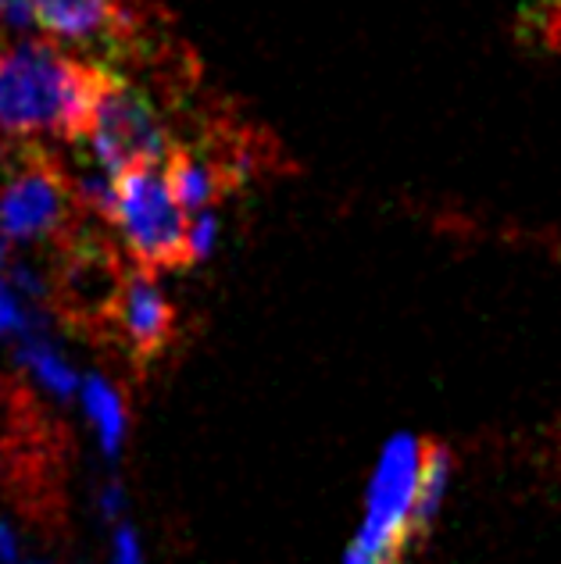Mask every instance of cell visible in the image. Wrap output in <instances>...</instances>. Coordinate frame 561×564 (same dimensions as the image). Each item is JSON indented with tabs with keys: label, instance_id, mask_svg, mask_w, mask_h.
Wrapping results in <instances>:
<instances>
[{
	"label": "cell",
	"instance_id": "8",
	"mask_svg": "<svg viewBox=\"0 0 561 564\" xmlns=\"http://www.w3.org/2000/svg\"><path fill=\"white\" fill-rule=\"evenodd\" d=\"M36 29L54 40L122 47L137 29L129 0H33Z\"/></svg>",
	"mask_w": 561,
	"mask_h": 564
},
{
	"label": "cell",
	"instance_id": "15",
	"mask_svg": "<svg viewBox=\"0 0 561 564\" xmlns=\"http://www.w3.org/2000/svg\"><path fill=\"white\" fill-rule=\"evenodd\" d=\"M126 508V494H122V482H108L105 494H100V511H105V518H118Z\"/></svg>",
	"mask_w": 561,
	"mask_h": 564
},
{
	"label": "cell",
	"instance_id": "4",
	"mask_svg": "<svg viewBox=\"0 0 561 564\" xmlns=\"http://www.w3.org/2000/svg\"><path fill=\"white\" fill-rule=\"evenodd\" d=\"M86 143L100 165L115 175L140 165H165L180 151V147H172V137L151 97L137 90L129 79L115 76L111 68H105V76H100Z\"/></svg>",
	"mask_w": 561,
	"mask_h": 564
},
{
	"label": "cell",
	"instance_id": "16",
	"mask_svg": "<svg viewBox=\"0 0 561 564\" xmlns=\"http://www.w3.org/2000/svg\"><path fill=\"white\" fill-rule=\"evenodd\" d=\"M0 564H19V540L8 522H0Z\"/></svg>",
	"mask_w": 561,
	"mask_h": 564
},
{
	"label": "cell",
	"instance_id": "14",
	"mask_svg": "<svg viewBox=\"0 0 561 564\" xmlns=\"http://www.w3.org/2000/svg\"><path fill=\"white\" fill-rule=\"evenodd\" d=\"M14 329H22V311H19V304H14L11 290L0 282V336H8Z\"/></svg>",
	"mask_w": 561,
	"mask_h": 564
},
{
	"label": "cell",
	"instance_id": "7",
	"mask_svg": "<svg viewBox=\"0 0 561 564\" xmlns=\"http://www.w3.org/2000/svg\"><path fill=\"white\" fill-rule=\"evenodd\" d=\"M172 329H175V311L165 301L151 269H140V264L126 269L122 293H118V304L108 322V336L126 347L132 365L147 368L169 350Z\"/></svg>",
	"mask_w": 561,
	"mask_h": 564
},
{
	"label": "cell",
	"instance_id": "11",
	"mask_svg": "<svg viewBox=\"0 0 561 564\" xmlns=\"http://www.w3.org/2000/svg\"><path fill=\"white\" fill-rule=\"evenodd\" d=\"M83 408H86V419L97 425L100 451H105L108 457H118V451H122V440H126V429H129V414H126L122 393H118L108 379L86 376L83 379Z\"/></svg>",
	"mask_w": 561,
	"mask_h": 564
},
{
	"label": "cell",
	"instance_id": "6",
	"mask_svg": "<svg viewBox=\"0 0 561 564\" xmlns=\"http://www.w3.org/2000/svg\"><path fill=\"white\" fill-rule=\"evenodd\" d=\"M51 275V307L86 336H108L111 311L122 293L126 264L105 243V236L79 229L57 247Z\"/></svg>",
	"mask_w": 561,
	"mask_h": 564
},
{
	"label": "cell",
	"instance_id": "13",
	"mask_svg": "<svg viewBox=\"0 0 561 564\" xmlns=\"http://www.w3.org/2000/svg\"><path fill=\"white\" fill-rule=\"evenodd\" d=\"M111 564H143L140 536L132 525H118L111 540Z\"/></svg>",
	"mask_w": 561,
	"mask_h": 564
},
{
	"label": "cell",
	"instance_id": "18",
	"mask_svg": "<svg viewBox=\"0 0 561 564\" xmlns=\"http://www.w3.org/2000/svg\"><path fill=\"white\" fill-rule=\"evenodd\" d=\"M0 4H4V0H0Z\"/></svg>",
	"mask_w": 561,
	"mask_h": 564
},
{
	"label": "cell",
	"instance_id": "10",
	"mask_svg": "<svg viewBox=\"0 0 561 564\" xmlns=\"http://www.w3.org/2000/svg\"><path fill=\"white\" fill-rule=\"evenodd\" d=\"M454 457L447 443H425L422 471H419V494H416V511H411V540L416 546L430 536L440 508H444L447 486H451Z\"/></svg>",
	"mask_w": 561,
	"mask_h": 564
},
{
	"label": "cell",
	"instance_id": "9",
	"mask_svg": "<svg viewBox=\"0 0 561 564\" xmlns=\"http://www.w3.org/2000/svg\"><path fill=\"white\" fill-rule=\"evenodd\" d=\"M169 180L175 197H180L183 212H212L215 200L223 197L226 186L233 183V172L218 161H208L194 151H175L169 158Z\"/></svg>",
	"mask_w": 561,
	"mask_h": 564
},
{
	"label": "cell",
	"instance_id": "3",
	"mask_svg": "<svg viewBox=\"0 0 561 564\" xmlns=\"http://www.w3.org/2000/svg\"><path fill=\"white\" fill-rule=\"evenodd\" d=\"M425 443L411 433H397L382 447L373 482L365 497V522L347 551L362 554L373 564H401L408 551H416L411 540V511H416L419 471H422Z\"/></svg>",
	"mask_w": 561,
	"mask_h": 564
},
{
	"label": "cell",
	"instance_id": "1",
	"mask_svg": "<svg viewBox=\"0 0 561 564\" xmlns=\"http://www.w3.org/2000/svg\"><path fill=\"white\" fill-rule=\"evenodd\" d=\"M105 65H86L47 40L0 33V132L8 140H86Z\"/></svg>",
	"mask_w": 561,
	"mask_h": 564
},
{
	"label": "cell",
	"instance_id": "12",
	"mask_svg": "<svg viewBox=\"0 0 561 564\" xmlns=\"http://www.w3.org/2000/svg\"><path fill=\"white\" fill-rule=\"evenodd\" d=\"M215 240H218V215L215 212H197L194 221H190V232H186L190 264L208 258L215 250Z\"/></svg>",
	"mask_w": 561,
	"mask_h": 564
},
{
	"label": "cell",
	"instance_id": "17",
	"mask_svg": "<svg viewBox=\"0 0 561 564\" xmlns=\"http://www.w3.org/2000/svg\"><path fill=\"white\" fill-rule=\"evenodd\" d=\"M25 564H43V561H25Z\"/></svg>",
	"mask_w": 561,
	"mask_h": 564
},
{
	"label": "cell",
	"instance_id": "2",
	"mask_svg": "<svg viewBox=\"0 0 561 564\" xmlns=\"http://www.w3.org/2000/svg\"><path fill=\"white\" fill-rule=\"evenodd\" d=\"M8 180L0 183V232L11 243L62 247L83 229V204L72 189L65 161L36 140H11Z\"/></svg>",
	"mask_w": 561,
	"mask_h": 564
},
{
	"label": "cell",
	"instance_id": "5",
	"mask_svg": "<svg viewBox=\"0 0 561 564\" xmlns=\"http://www.w3.org/2000/svg\"><path fill=\"white\" fill-rule=\"evenodd\" d=\"M115 226L122 229V240L140 269L154 272L190 264L186 212L161 165H140L118 175Z\"/></svg>",
	"mask_w": 561,
	"mask_h": 564
}]
</instances>
